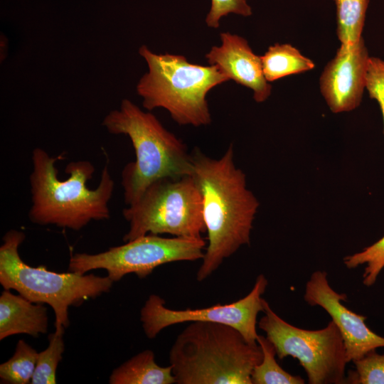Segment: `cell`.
Listing matches in <instances>:
<instances>
[{"label": "cell", "instance_id": "obj_1", "mask_svg": "<svg viewBox=\"0 0 384 384\" xmlns=\"http://www.w3.org/2000/svg\"><path fill=\"white\" fill-rule=\"evenodd\" d=\"M193 178L203 203L208 245L196 279L205 280L241 246L249 245L259 202L246 186V176L234 163L230 144L219 159L198 149L191 153Z\"/></svg>", "mask_w": 384, "mask_h": 384}, {"label": "cell", "instance_id": "obj_2", "mask_svg": "<svg viewBox=\"0 0 384 384\" xmlns=\"http://www.w3.org/2000/svg\"><path fill=\"white\" fill-rule=\"evenodd\" d=\"M61 158V155L52 156L41 148L33 150L30 220L41 225L80 230L92 220L109 219L108 204L114 182L107 165L102 171L97 186L90 189L87 183L94 174L93 164L87 160L71 161L65 169L68 177L61 180L55 167Z\"/></svg>", "mask_w": 384, "mask_h": 384}, {"label": "cell", "instance_id": "obj_3", "mask_svg": "<svg viewBox=\"0 0 384 384\" xmlns=\"http://www.w3.org/2000/svg\"><path fill=\"white\" fill-rule=\"evenodd\" d=\"M169 358L177 384H252L262 351L231 326L192 321L175 339Z\"/></svg>", "mask_w": 384, "mask_h": 384}, {"label": "cell", "instance_id": "obj_4", "mask_svg": "<svg viewBox=\"0 0 384 384\" xmlns=\"http://www.w3.org/2000/svg\"><path fill=\"white\" fill-rule=\"evenodd\" d=\"M102 125L110 134L128 136L134 149L135 161L127 164L121 175L127 206L158 179L191 175V154L185 144L131 100H122L119 109L105 116Z\"/></svg>", "mask_w": 384, "mask_h": 384}, {"label": "cell", "instance_id": "obj_5", "mask_svg": "<svg viewBox=\"0 0 384 384\" xmlns=\"http://www.w3.org/2000/svg\"><path fill=\"white\" fill-rule=\"evenodd\" d=\"M139 53L149 68L137 85L145 109L164 108L181 125L210 123L206 95L229 80L217 66L191 63L181 55L156 54L146 46L139 48Z\"/></svg>", "mask_w": 384, "mask_h": 384}, {"label": "cell", "instance_id": "obj_6", "mask_svg": "<svg viewBox=\"0 0 384 384\" xmlns=\"http://www.w3.org/2000/svg\"><path fill=\"white\" fill-rule=\"evenodd\" d=\"M26 238L22 231L10 230L0 247V283L4 289H14L33 303L49 304L54 311L55 330L69 325L68 308L108 292L113 282L107 277L58 273L45 266L25 263L18 247Z\"/></svg>", "mask_w": 384, "mask_h": 384}, {"label": "cell", "instance_id": "obj_7", "mask_svg": "<svg viewBox=\"0 0 384 384\" xmlns=\"http://www.w3.org/2000/svg\"><path fill=\"white\" fill-rule=\"evenodd\" d=\"M122 215L129 225L125 242L147 234L197 238L206 231L201 195L191 176L152 182Z\"/></svg>", "mask_w": 384, "mask_h": 384}, {"label": "cell", "instance_id": "obj_8", "mask_svg": "<svg viewBox=\"0 0 384 384\" xmlns=\"http://www.w3.org/2000/svg\"><path fill=\"white\" fill-rule=\"evenodd\" d=\"M263 313L258 327L274 345L280 360L287 356L297 359L310 384L346 383L343 340L332 320L319 330L298 328L278 316L266 300Z\"/></svg>", "mask_w": 384, "mask_h": 384}, {"label": "cell", "instance_id": "obj_9", "mask_svg": "<svg viewBox=\"0 0 384 384\" xmlns=\"http://www.w3.org/2000/svg\"><path fill=\"white\" fill-rule=\"evenodd\" d=\"M206 242L202 238H163L147 234L97 254L71 255L68 271L78 274L104 269L114 282L127 274L144 279L166 263L202 260Z\"/></svg>", "mask_w": 384, "mask_h": 384}, {"label": "cell", "instance_id": "obj_10", "mask_svg": "<svg viewBox=\"0 0 384 384\" xmlns=\"http://www.w3.org/2000/svg\"><path fill=\"white\" fill-rule=\"evenodd\" d=\"M268 284L262 274L256 278L251 291L234 302L212 306L186 309H171L165 306V300L151 294L140 311V320L146 336L155 338L165 328L184 322L210 321L231 326L238 329L247 342L256 344L257 319L263 312L265 299L262 295Z\"/></svg>", "mask_w": 384, "mask_h": 384}, {"label": "cell", "instance_id": "obj_11", "mask_svg": "<svg viewBox=\"0 0 384 384\" xmlns=\"http://www.w3.org/2000/svg\"><path fill=\"white\" fill-rule=\"evenodd\" d=\"M304 299L310 306L321 307L331 317L342 336L348 363L384 347V337L367 326L366 317L343 305L347 295L338 293L331 287L326 272L318 270L311 274L305 286Z\"/></svg>", "mask_w": 384, "mask_h": 384}, {"label": "cell", "instance_id": "obj_12", "mask_svg": "<svg viewBox=\"0 0 384 384\" xmlns=\"http://www.w3.org/2000/svg\"><path fill=\"white\" fill-rule=\"evenodd\" d=\"M370 57L363 37L353 44H341L325 65L319 89L332 112H350L360 105Z\"/></svg>", "mask_w": 384, "mask_h": 384}, {"label": "cell", "instance_id": "obj_13", "mask_svg": "<svg viewBox=\"0 0 384 384\" xmlns=\"http://www.w3.org/2000/svg\"><path fill=\"white\" fill-rule=\"evenodd\" d=\"M220 37L221 45L212 47L206 55L208 64L217 66L229 80L251 89L255 102H265L272 85L265 77L261 56L240 36L223 32Z\"/></svg>", "mask_w": 384, "mask_h": 384}, {"label": "cell", "instance_id": "obj_14", "mask_svg": "<svg viewBox=\"0 0 384 384\" xmlns=\"http://www.w3.org/2000/svg\"><path fill=\"white\" fill-rule=\"evenodd\" d=\"M47 309L43 304L33 303L21 295L4 289L0 296V340L26 334L37 337L48 330Z\"/></svg>", "mask_w": 384, "mask_h": 384}, {"label": "cell", "instance_id": "obj_15", "mask_svg": "<svg viewBox=\"0 0 384 384\" xmlns=\"http://www.w3.org/2000/svg\"><path fill=\"white\" fill-rule=\"evenodd\" d=\"M110 384H173L176 383L171 365L159 366L154 353L145 350L115 368L110 375Z\"/></svg>", "mask_w": 384, "mask_h": 384}, {"label": "cell", "instance_id": "obj_16", "mask_svg": "<svg viewBox=\"0 0 384 384\" xmlns=\"http://www.w3.org/2000/svg\"><path fill=\"white\" fill-rule=\"evenodd\" d=\"M266 80L274 82L287 76L299 74L314 68V61L289 43H274L261 55Z\"/></svg>", "mask_w": 384, "mask_h": 384}, {"label": "cell", "instance_id": "obj_17", "mask_svg": "<svg viewBox=\"0 0 384 384\" xmlns=\"http://www.w3.org/2000/svg\"><path fill=\"white\" fill-rule=\"evenodd\" d=\"M336 35L341 44H353L363 38L369 0H334Z\"/></svg>", "mask_w": 384, "mask_h": 384}, {"label": "cell", "instance_id": "obj_18", "mask_svg": "<svg viewBox=\"0 0 384 384\" xmlns=\"http://www.w3.org/2000/svg\"><path fill=\"white\" fill-rule=\"evenodd\" d=\"M257 342L262 351L261 361L255 366L251 373L252 384H304L299 375H293L284 370L275 359L276 350L270 341L259 335Z\"/></svg>", "mask_w": 384, "mask_h": 384}, {"label": "cell", "instance_id": "obj_19", "mask_svg": "<svg viewBox=\"0 0 384 384\" xmlns=\"http://www.w3.org/2000/svg\"><path fill=\"white\" fill-rule=\"evenodd\" d=\"M38 354L23 340H19L13 356L0 365L1 383H30L36 368Z\"/></svg>", "mask_w": 384, "mask_h": 384}, {"label": "cell", "instance_id": "obj_20", "mask_svg": "<svg viewBox=\"0 0 384 384\" xmlns=\"http://www.w3.org/2000/svg\"><path fill=\"white\" fill-rule=\"evenodd\" d=\"M64 329L55 330L48 336V346L38 353L36 368L32 377V384H55L58 365L62 359L65 346Z\"/></svg>", "mask_w": 384, "mask_h": 384}, {"label": "cell", "instance_id": "obj_21", "mask_svg": "<svg viewBox=\"0 0 384 384\" xmlns=\"http://www.w3.org/2000/svg\"><path fill=\"white\" fill-rule=\"evenodd\" d=\"M343 263L348 269L366 265L363 283L367 287L373 285L384 268V236L361 252L345 257Z\"/></svg>", "mask_w": 384, "mask_h": 384}, {"label": "cell", "instance_id": "obj_22", "mask_svg": "<svg viewBox=\"0 0 384 384\" xmlns=\"http://www.w3.org/2000/svg\"><path fill=\"white\" fill-rule=\"evenodd\" d=\"M353 362L356 369L348 372L347 383L384 384V354L373 350Z\"/></svg>", "mask_w": 384, "mask_h": 384}, {"label": "cell", "instance_id": "obj_23", "mask_svg": "<svg viewBox=\"0 0 384 384\" xmlns=\"http://www.w3.org/2000/svg\"><path fill=\"white\" fill-rule=\"evenodd\" d=\"M366 90L370 97L378 103L384 123V59L370 57Z\"/></svg>", "mask_w": 384, "mask_h": 384}, {"label": "cell", "instance_id": "obj_24", "mask_svg": "<svg viewBox=\"0 0 384 384\" xmlns=\"http://www.w3.org/2000/svg\"><path fill=\"white\" fill-rule=\"evenodd\" d=\"M230 13L249 16L252 14V9L247 0H211V7L206 22L208 26L217 28L220 26V18Z\"/></svg>", "mask_w": 384, "mask_h": 384}]
</instances>
